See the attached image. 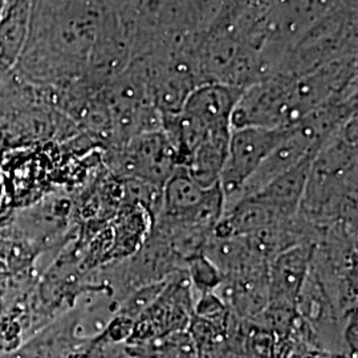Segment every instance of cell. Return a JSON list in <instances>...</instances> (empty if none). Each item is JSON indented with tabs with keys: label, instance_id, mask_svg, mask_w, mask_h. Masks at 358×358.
Masks as SVG:
<instances>
[{
	"label": "cell",
	"instance_id": "obj_1",
	"mask_svg": "<svg viewBox=\"0 0 358 358\" xmlns=\"http://www.w3.org/2000/svg\"><path fill=\"white\" fill-rule=\"evenodd\" d=\"M97 0H32L24 50L13 71L38 84L83 78L101 26Z\"/></svg>",
	"mask_w": 358,
	"mask_h": 358
},
{
	"label": "cell",
	"instance_id": "obj_2",
	"mask_svg": "<svg viewBox=\"0 0 358 358\" xmlns=\"http://www.w3.org/2000/svg\"><path fill=\"white\" fill-rule=\"evenodd\" d=\"M357 56V0H343L294 41L273 73L304 75Z\"/></svg>",
	"mask_w": 358,
	"mask_h": 358
},
{
	"label": "cell",
	"instance_id": "obj_3",
	"mask_svg": "<svg viewBox=\"0 0 358 358\" xmlns=\"http://www.w3.org/2000/svg\"><path fill=\"white\" fill-rule=\"evenodd\" d=\"M299 121L296 76L272 73L242 92L231 117V128H291Z\"/></svg>",
	"mask_w": 358,
	"mask_h": 358
},
{
	"label": "cell",
	"instance_id": "obj_4",
	"mask_svg": "<svg viewBox=\"0 0 358 358\" xmlns=\"http://www.w3.org/2000/svg\"><path fill=\"white\" fill-rule=\"evenodd\" d=\"M287 131L288 128L231 129L227 157L219 179L224 208L239 199L245 183L282 141Z\"/></svg>",
	"mask_w": 358,
	"mask_h": 358
},
{
	"label": "cell",
	"instance_id": "obj_5",
	"mask_svg": "<svg viewBox=\"0 0 358 358\" xmlns=\"http://www.w3.org/2000/svg\"><path fill=\"white\" fill-rule=\"evenodd\" d=\"M179 166L177 150L162 129L146 131L131 138L127 167L137 179L162 187Z\"/></svg>",
	"mask_w": 358,
	"mask_h": 358
},
{
	"label": "cell",
	"instance_id": "obj_6",
	"mask_svg": "<svg viewBox=\"0 0 358 358\" xmlns=\"http://www.w3.org/2000/svg\"><path fill=\"white\" fill-rule=\"evenodd\" d=\"M313 251L310 243L297 244L272 259L268 266L269 307L294 309L307 282Z\"/></svg>",
	"mask_w": 358,
	"mask_h": 358
},
{
	"label": "cell",
	"instance_id": "obj_7",
	"mask_svg": "<svg viewBox=\"0 0 358 358\" xmlns=\"http://www.w3.org/2000/svg\"><path fill=\"white\" fill-rule=\"evenodd\" d=\"M316 154L309 155L296 166L272 179L263 189L248 196L267 206L279 220L292 219L299 213L304 199L309 171Z\"/></svg>",
	"mask_w": 358,
	"mask_h": 358
},
{
	"label": "cell",
	"instance_id": "obj_8",
	"mask_svg": "<svg viewBox=\"0 0 358 358\" xmlns=\"http://www.w3.org/2000/svg\"><path fill=\"white\" fill-rule=\"evenodd\" d=\"M230 133L231 130H227L207 136L185 158L182 166L201 187L211 189L219 185L227 157Z\"/></svg>",
	"mask_w": 358,
	"mask_h": 358
},
{
	"label": "cell",
	"instance_id": "obj_9",
	"mask_svg": "<svg viewBox=\"0 0 358 358\" xmlns=\"http://www.w3.org/2000/svg\"><path fill=\"white\" fill-rule=\"evenodd\" d=\"M32 0H8L0 20V65L13 69L24 50Z\"/></svg>",
	"mask_w": 358,
	"mask_h": 358
},
{
	"label": "cell",
	"instance_id": "obj_10",
	"mask_svg": "<svg viewBox=\"0 0 358 358\" xmlns=\"http://www.w3.org/2000/svg\"><path fill=\"white\" fill-rule=\"evenodd\" d=\"M185 271L192 288L201 294H214L224 279L222 272L205 254L190 257L185 264Z\"/></svg>",
	"mask_w": 358,
	"mask_h": 358
},
{
	"label": "cell",
	"instance_id": "obj_11",
	"mask_svg": "<svg viewBox=\"0 0 358 358\" xmlns=\"http://www.w3.org/2000/svg\"><path fill=\"white\" fill-rule=\"evenodd\" d=\"M194 346L187 333H170L149 346V358H194Z\"/></svg>",
	"mask_w": 358,
	"mask_h": 358
},
{
	"label": "cell",
	"instance_id": "obj_12",
	"mask_svg": "<svg viewBox=\"0 0 358 358\" xmlns=\"http://www.w3.org/2000/svg\"><path fill=\"white\" fill-rule=\"evenodd\" d=\"M189 26L192 31H201L217 17L223 0H183Z\"/></svg>",
	"mask_w": 358,
	"mask_h": 358
},
{
	"label": "cell",
	"instance_id": "obj_13",
	"mask_svg": "<svg viewBox=\"0 0 358 358\" xmlns=\"http://www.w3.org/2000/svg\"><path fill=\"white\" fill-rule=\"evenodd\" d=\"M255 0H223L220 11L210 26H230Z\"/></svg>",
	"mask_w": 358,
	"mask_h": 358
},
{
	"label": "cell",
	"instance_id": "obj_14",
	"mask_svg": "<svg viewBox=\"0 0 358 358\" xmlns=\"http://www.w3.org/2000/svg\"><path fill=\"white\" fill-rule=\"evenodd\" d=\"M7 4H8V0H0V20H1V16L4 13Z\"/></svg>",
	"mask_w": 358,
	"mask_h": 358
}]
</instances>
